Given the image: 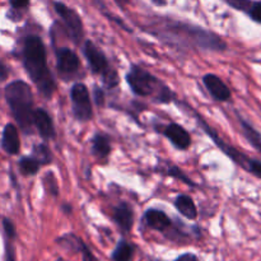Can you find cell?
Listing matches in <instances>:
<instances>
[{"mask_svg": "<svg viewBox=\"0 0 261 261\" xmlns=\"http://www.w3.org/2000/svg\"><path fill=\"white\" fill-rule=\"evenodd\" d=\"M18 166H19L20 173H22V175H24V176L36 175V173L38 172V170H40V167H41V165L37 162V160H35L32 155H31V157H22V158H20Z\"/></svg>", "mask_w": 261, "mask_h": 261, "instance_id": "21", "label": "cell"}, {"mask_svg": "<svg viewBox=\"0 0 261 261\" xmlns=\"http://www.w3.org/2000/svg\"><path fill=\"white\" fill-rule=\"evenodd\" d=\"M102 76H103V83L106 84L109 88H114V87H116L117 84H119V76H117L116 71L112 68H110Z\"/></svg>", "mask_w": 261, "mask_h": 261, "instance_id": "27", "label": "cell"}, {"mask_svg": "<svg viewBox=\"0 0 261 261\" xmlns=\"http://www.w3.org/2000/svg\"><path fill=\"white\" fill-rule=\"evenodd\" d=\"M165 137L172 143L173 147L180 150H186L191 145V137L188 130L178 124H170L163 130Z\"/></svg>", "mask_w": 261, "mask_h": 261, "instance_id": "10", "label": "cell"}, {"mask_svg": "<svg viewBox=\"0 0 261 261\" xmlns=\"http://www.w3.org/2000/svg\"><path fill=\"white\" fill-rule=\"evenodd\" d=\"M94 101L98 106H102L105 102V93L101 88H94Z\"/></svg>", "mask_w": 261, "mask_h": 261, "instance_id": "31", "label": "cell"}, {"mask_svg": "<svg viewBox=\"0 0 261 261\" xmlns=\"http://www.w3.org/2000/svg\"><path fill=\"white\" fill-rule=\"evenodd\" d=\"M239 121H240V125H241V127H242V133H244L245 138L249 140V143L255 148V149L261 152V134L260 133L257 132V130L255 129V127L252 126L250 122H247L246 120L242 119L241 116H239Z\"/></svg>", "mask_w": 261, "mask_h": 261, "instance_id": "20", "label": "cell"}, {"mask_svg": "<svg viewBox=\"0 0 261 261\" xmlns=\"http://www.w3.org/2000/svg\"><path fill=\"white\" fill-rule=\"evenodd\" d=\"M9 4L12 9H24L30 4V0H9Z\"/></svg>", "mask_w": 261, "mask_h": 261, "instance_id": "30", "label": "cell"}, {"mask_svg": "<svg viewBox=\"0 0 261 261\" xmlns=\"http://www.w3.org/2000/svg\"><path fill=\"white\" fill-rule=\"evenodd\" d=\"M150 2L154 5H157V7H165V5H167V0H150Z\"/></svg>", "mask_w": 261, "mask_h": 261, "instance_id": "34", "label": "cell"}, {"mask_svg": "<svg viewBox=\"0 0 261 261\" xmlns=\"http://www.w3.org/2000/svg\"><path fill=\"white\" fill-rule=\"evenodd\" d=\"M126 82L132 91L139 97H153L160 103H168L173 99L172 91L142 66L133 65L126 74Z\"/></svg>", "mask_w": 261, "mask_h": 261, "instance_id": "4", "label": "cell"}, {"mask_svg": "<svg viewBox=\"0 0 261 261\" xmlns=\"http://www.w3.org/2000/svg\"><path fill=\"white\" fill-rule=\"evenodd\" d=\"M246 14H249V17L255 22L261 23V2H252Z\"/></svg>", "mask_w": 261, "mask_h": 261, "instance_id": "28", "label": "cell"}, {"mask_svg": "<svg viewBox=\"0 0 261 261\" xmlns=\"http://www.w3.org/2000/svg\"><path fill=\"white\" fill-rule=\"evenodd\" d=\"M76 252L82 255V261H99L96 256L93 255V252L91 251L88 246L83 242V240H81L79 242V246L76 249Z\"/></svg>", "mask_w": 261, "mask_h": 261, "instance_id": "25", "label": "cell"}, {"mask_svg": "<svg viewBox=\"0 0 261 261\" xmlns=\"http://www.w3.org/2000/svg\"><path fill=\"white\" fill-rule=\"evenodd\" d=\"M46 186V190L51 194L53 196H58L59 194V188H58V182H56V178L54 176V173L48 172L47 175L45 176V181H43Z\"/></svg>", "mask_w": 261, "mask_h": 261, "instance_id": "24", "label": "cell"}, {"mask_svg": "<svg viewBox=\"0 0 261 261\" xmlns=\"http://www.w3.org/2000/svg\"><path fill=\"white\" fill-rule=\"evenodd\" d=\"M32 157L35 158V160H37V162L40 163L41 166L48 165V163H51V160H53L50 148L46 144L35 145L32 150Z\"/></svg>", "mask_w": 261, "mask_h": 261, "instance_id": "22", "label": "cell"}, {"mask_svg": "<svg viewBox=\"0 0 261 261\" xmlns=\"http://www.w3.org/2000/svg\"><path fill=\"white\" fill-rule=\"evenodd\" d=\"M2 148L9 155H15L20 150V140L18 127L9 122L4 126L2 135Z\"/></svg>", "mask_w": 261, "mask_h": 261, "instance_id": "13", "label": "cell"}, {"mask_svg": "<svg viewBox=\"0 0 261 261\" xmlns=\"http://www.w3.org/2000/svg\"><path fill=\"white\" fill-rule=\"evenodd\" d=\"M196 117H198V121L199 124L203 126L204 132L206 133V134L209 135V137L213 139V142L216 143L217 147L219 148V149L222 150V152L224 153L226 155H228L229 158H231L232 161H233L236 165H239L240 167H242L244 170H246L247 172H249L250 170V166H251V162H252V158L247 157L246 154H244L242 152H240L239 149H236L234 147H232V145H229L228 143L224 142L223 139H221V138L218 137V134H217L216 132H214L213 129H212L211 126H209L208 124H206L205 121H204L203 117H200L199 115H196Z\"/></svg>", "mask_w": 261, "mask_h": 261, "instance_id": "7", "label": "cell"}, {"mask_svg": "<svg viewBox=\"0 0 261 261\" xmlns=\"http://www.w3.org/2000/svg\"><path fill=\"white\" fill-rule=\"evenodd\" d=\"M165 171H166V173H167L168 176H171V177L177 178V180H181L182 182H185L186 185H189V186H195V184H194L193 181H191L190 178H189L188 176H186L185 173L182 172V170H180V168L176 167V166L168 165L167 168H166Z\"/></svg>", "mask_w": 261, "mask_h": 261, "instance_id": "23", "label": "cell"}, {"mask_svg": "<svg viewBox=\"0 0 261 261\" xmlns=\"http://www.w3.org/2000/svg\"><path fill=\"white\" fill-rule=\"evenodd\" d=\"M54 8H55V12L60 15V18L63 19L64 25H65V30L68 32L69 37L73 41L74 43H81L82 38H83L84 30H83V22H82V18L73 8L68 7L64 3L61 2H55L54 3Z\"/></svg>", "mask_w": 261, "mask_h": 261, "instance_id": "6", "label": "cell"}, {"mask_svg": "<svg viewBox=\"0 0 261 261\" xmlns=\"http://www.w3.org/2000/svg\"><path fill=\"white\" fill-rule=\"evenodd\" d=\"M112 218L122 233H129L132 231L133 224H134V212L127 203L122 201L119 205L115 206Z\"/></svg>", "mask_w": 261, "mask_h": 261, "instance_id": "12", "label": "cell"}, {"mask_svg": "<svg viewBox=\"0 0 261 261\" xmlns=\"http://www.w3.org/2000/svg\"><path fill=\"white\" fill-rule=\"evenodd\" d=\"M226 2L233 9L245 13H247V10L250 9V7L252 4V0H226Z\"/></svg>", "mask_w": 261, "mask_h": 261, "instance_id": "26", "label": "cell"}, {"mask_svg": "<svg viewBox=\"0 0 261 261\" xmlns=\"http://www.w3.org/2000/svg\"><path fill=\"white\" fill-rule=\"evenodd\" d=\"M4 97L18 127L24 134H32L33 129V93L23 81L10 82L4 89Z\"/></svg>", "mask_w": 261, "mask_h": 261, "instance_id": "3", "label": "cell"}, {"mask_svg": "<svg viewBox=\"0 0 261 261\" xmlns=\"http://www.w3.org/2000/svg\"><path fill=\"white\" fill-rule=\"evenodd\" d=\"M135 254L134 245L127 242L126 240L121 239L117 242L116 247L111 254L112 261H133Z\"/></svg>", "mask_w": 261, "mask_h": 261, "instance_id": "17", "label": "cell"}, {"mask_svg": "<svg viewBox=\"0 0 261 261\" xmlns=\"http://www.w3.org/2000/svg\"><path fill=\"white\" fill-rule=\"evenodd\" d=\"M83 53L87 61H88L92 73L103 75V74L111 68L109 64V60H107V58L105 56V54L102 53V50H99L92 41H86L83 47Z\"/></svg>", "mask_w": 261, "mask_h": 261, "instance_id": "9", "label": "cell"}, {"mask_svg": "<svg viewBox=\"0 0 261 261\" xmlns=\"http://www.w3.org/2000/svg\"><path fill=\"white\" fill-rule=\"evenodd\" d=\"M175 261H199V259L195 254L186 252V254H182L181 256H178Z\"/></svg>", "mask_w": 261, "mask_h": 261, "instance_id": "33", "label": "cell"}, {"mask_svg": "<svg viewBox=\"0 0 261 261\" xmlns=\"http://www.w3.org/2000/svg\"><path fill=\"white\" fill-rule=\"evenodd\" d=\"M55 53L59 74L64 81H68V78H71L74 74L78 73L79 66H81L78 55L68 47L56 48Z\"/></svg>", "mask_w": 261, "mask_h": 261, "instance_id": "8", "label": "cell"}, {"mask_svg": "<svg viewBox=\"0 0 261 261\" xmlns=\"http://www.w3.org/2000/svg\"><path fill=\"white\" fill-rule=\"evenodd\" d=\"M204 86L206 87L209 93L212 94L214 99L221 102H226L231 98V91H229L228 87L226 86L223 81L219 78L218 75H214V74H206L203 78Z\"/></svg>", "mask_w": 261, "mask_h": 261, "instance_id": "11", "label": "cell"}, {"mask_svg": "<svg viewBox=\"0 0 261 261\" xmlns=\"http://www.w3.org/2000/svg\"><path fill=\"white\" fill-rule=\"evenodd\" d=\"M91 145L92 153L97 158H101V160L102 158H106L110 154V152H111V143H110L109 137L101 134V133H98V134H96L92 138Z\"/></svg>", "mask_w": 261, "mask_h": 261, "instance_id": "18", "label": "cell"}, {"mask_svg": "<svg viewBox=\"0 0 261 261\" xmlns=\"http://www.w3.org/2000/svg\"><path fill=\"white\" fill-rule=\"evenodd\" d=\"M158 31L162 37L181 42L182 45H191L209 51H224L227 48V43L214 32L182 22L166 20Z\"/></svg>", "mask_w": 261, "mask_h": 261, "instance_id": "2", "label": "cell"}, {"mask_svg": "<svg viewBox=\"0 0 261 261\" xmlns=\"http://www.w3.org/2000/svg\"><path fill=\"white\" fill-rule=\"evenodd\" d=\"M33 126L43 139H53L55 137V127L50 115L43 109H36L33 112Z\"/></svg>", "mask_w": 261, "mask_h": 261, "instance_id": "14", "label": "cell"}, {"mask_svg": "<svg viewBox=\"0 0 261 261\" xmlns=\"http://www.w3.org/2000/svg\"><path fill=\"white\" fill-rule=\"evenodd\" d=\"M144 222L150 229L163 232L171 227V219L165 212L158 209H148L144 214Z\"/></svg>", "mask_w": 261, "mask_h": 261, "instance_id": "16", "label": "cell"}, {"mask_svg": "<svg viewBox=\"0 0 261 261\" xmlns=\"http://www.w3.org/2000/svg\"><path fill=\"white\" fill-rule=\"evenodd\" d=\"M249 172L252 173L254 176H256L257 178H261V161L252 160Z\"/></svg>", "mask_w": 261, "mask_h": 261, "instance_id": "29", "label": "cell"}, {"mask_svg": "<svg viewBox=\"0 0 261 261\" xmlns=\"http://www.w3.org/2000/svg\"><path fill=\"white\" fill-rule=\"evenodd\" d=\"M70 99L73 106V114L76 120L82 122L89 121L93 116L92 101L89 91L83 83H75L70 89Z\"/></svg>", "mask_w": 261, "mask_h": 261, "instance_id": "5", "label": "cell"}, {"mask_svg": "<svg viewBox=\"0 0 261 261\" xmlns=\"http://www.w3.org/2000/svg\"><path fill=\"white\" fill-rule=\"evenodd\" d=\"M3 229H4V261H17L14 247L17 231L9 218H3Z\"/></svg>", "mask_w": 261, "mask_h": 261, "instance_id": "15", "label": "cell"}, {"mask_svg": "<svg viewBox=\"0 0 261 261\" xmlns=\"http://www.w3.org/2000/svg\"><path fill=\"white\" fill-rule=\"evenodd\" d=\"M175 206L180 214L188 219H195L198 217V209L193 199L188 195H178L175 201Z\"/></svg>", "mask_w": 261, "mask_h": 261, "instance_id": "19", "label": "cell"}, {"mask_svg": "<svg viewBox=\"0 0 261 261\" xmlns=\"http://www.w3.org/2000/svg\"><path fill=\"white\" fill-rule=\"evenodd\" d=\"M8 76H9V68L0 60V82L7 81Z\"/></svg>", "mask_w": 261, "mask_h": 261, "instance_id": "32", "label": "cell"}, {"mask_svg": "<svg viewBox=\"0 0 261 261\" xmlns=\"http://www.w3.org/2000/svg\"><path fill=\"white\" fill-rule=\"evenodd\" d=\"M115 2H116V4L121 8L126 7V5L129 4V0H115Z\"/></svg>", "mask_w": 261, "mask_h": 261, "instance_id": "35", "label": "cell"}, {"mask_svg": "<svg viewBox=\"0 0 261 261\" xmlns=\"http://www.w3.org/2000/svg\"><path fill=\"white\" fill-rule=\"evenodd\" d=\"M56 261H66V260H64V259H63V257H59V259H58V260H56Z\"/></svg>", "mask_w": 261, "mask_h": 261, "instance_id": "36", "label": "cell"}, {"mask_svg": "<svg viewBox=\"0 0 261 261\" xmlns=\"http://www.w3.org/2000/svg\"><path fill=\"white\" fill-rule=\"evenodd\" d=\"M22 60L25 71L30 75L40 93L45 98H51L55 92L56 84L47 65L45 43L41 37L30 35L24 38L22 48Z\"/></svg>", "mask_w": 261, "mask_h": 261, "instance_id": "1", "label": "cell"}]
</instances>
